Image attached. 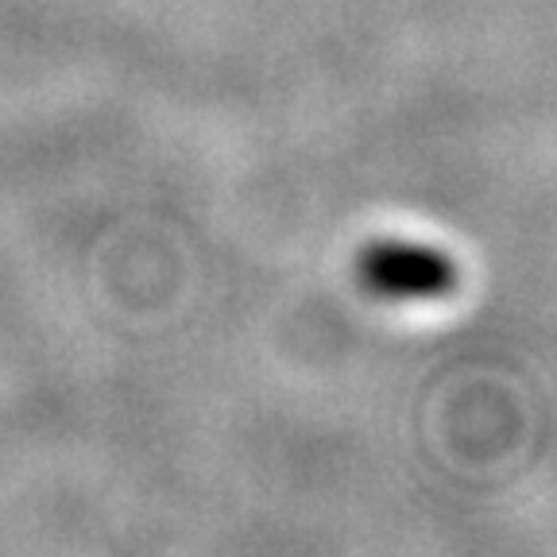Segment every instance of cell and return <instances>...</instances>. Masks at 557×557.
<instances>
[{"label":"cell","mask_w":557,"mask_h":557,"mask_svg":"<svg viewBox=\"0 0 557 557\" xmlns=\"http://www.w3.org/2000/svg\"><path fill=\"white\" fill-rule=\"evenodd\" d=\"M360 287L395 302L449 298L461 283V271L442 248L410 240H375L357 256Z\"/></svg>","instance_id":"1"}]
</instances>
